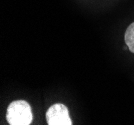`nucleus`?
<instances>
[{
  "mask_svg": "<svg viewBox=\"0 0 134 125\" xmlns=\"http://www.w3.org/2000/svg\"><path fill=\"white\" fill-rule=\"evenodd\" d=\"M46 121L48 125L72 124L68 108L61 103H56L49 107L46 112Z\"/></svg>",
  "mask_w": 134,
  "mask_h": 125,
  "instance_id": "f03ea898",
  "label": "nucleus"
},
{
  "mask_svg": "<svg viewBox=\"0 0 134 125\" xmlns=\"http://www.w3.org/2000/svg\"><path fill=\"white\" fill-rule=\"evenodd\" d=\"M33 119L29 103L16 100L9 104L6 111V120L10 125H29Z\"/></svg>",
  "mask_w": 134,
  "mask_h": 125,
  "instance_id": "f257e3e1",
  "label": "nucleus"
},
{
  "mask_svg": "<svg viewBox=\"0 0 134 125\" xmlns=\"http://www.w3.org/2000/svg\"><path fill=\"white\" fill-rule=\"evenodd\" d=\"M124 39H125L126 45L128 46L129 50L134 53V22L131 23L127 27L124 35Z\"/></svg>",
  "mask_w": 134,
  "mask_h": 125,
  "instance_id": "7ed1b4c3",
  "label": "nucleus"
}]
</instances>
